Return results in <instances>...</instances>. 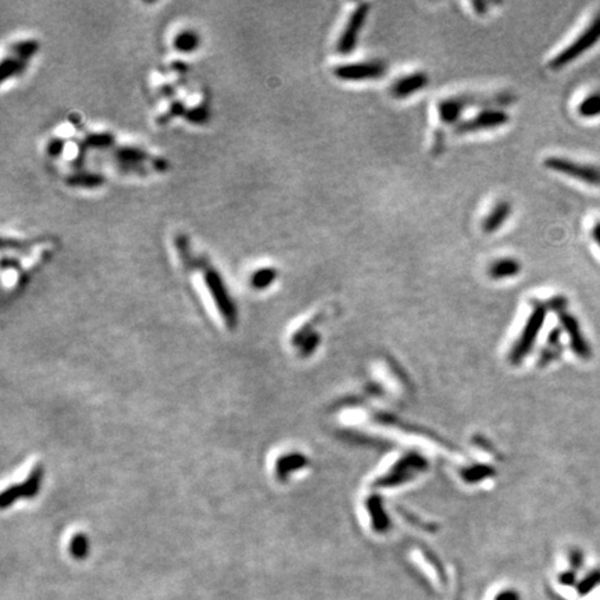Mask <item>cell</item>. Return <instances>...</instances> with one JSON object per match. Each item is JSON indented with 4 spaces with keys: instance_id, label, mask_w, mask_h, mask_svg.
<instances>
[{
    "instance_id": "2",
    "label": "cell",
    "mask_w": 600,
    "mask_h": 600,
    "mask_svg": "<svg viewBox=\"0 0 600 600\" xmlns=\"http://www.w3.org/2000/svg\"><path fill=\"white\" fill-rule=\"evenodd\" d=\"M545 167L550 171L559 173L562 175L571 177L573 179H577L582 184L590 185V186H600V167L593 164H585L578 163L570 159L552 156L547 158L543 162Z\"/></svg>"
},
{
    "instance_id": "19",
    "label": "cell",
    "mask_w": 600,
    "mask_h": 600,
    "mask_svg": "<svg viewBox=\"0 0 600 600\" xmlns=\"http://www.w3.org/2000/svg\"><path fill=\"white\" fill-rule=\"evenodd\" d=\"M570 563H571L573 568H575V570H579L582 567V564H584V555H582L581 550H578V549L571 550Z\"/></svg>"
},
{
    "instance_id": "11",
    "label": "cell",
    "mask_w": 600,
    "mask_h": 600,
    "mask_svg": "<svg viewBox=\"0 0 600 600\" xmlns=\"http://www.w3.org/2000/svg\"><path fill=\"white\" fill-rule=\"evenodd\" d=\"M510 214H512V205L508 202V200H500V202H497L493 206L490 213L484 218L482 229L486 234L496 232L497 229H500L505 225V223L508 221Z\"/></svg>"
},
{
    "instance_id": "12",
    "label": "cell",
    "mask_w": 600,
    "mask_h": 600,
    "mask_svg": "<svg viewBox=\"0 0 600 600\" xmlns=\"http://www.w3.org/2000/svg\"><path fill=\"white\" fill-rule=\"evenodd\" d=\"M521 271V264L516 259H499L495 260L489 268L488 274L492 279H505L510 277H516Z\"/></svg>"
},
{
    "instance_id": "14",
    "label": "cell",
    "mask_w": 600,
    "mask_h": 600,
    "mask_svg": "<svg viewBox=\"0 0 600 600\" xmlns=\"http://www.w3.org/2000/svg\"><path fill=\"white\" fill-rule=\"evenodd\" d=\"M370 509L374 512V517H373V524L375 527L377 531H384L388 528V520L386 516L384 513V509L381 508V502L378 497L370 499Z\"/></svg>"
},
{
    "instance_id": "15",
    "label": "cell",
    "mask_w": 600,
    "mask_h": 600,
    "mask_svg": "<svg viewBox=\"0 0 600 600\" xmlns=\"http://www.w3.org/2000/svg\"><path fill=\"white\" fill-rule=\"evenodd\" d=\"M597 585H600V571L595 570L590 574H588L577 586V590L579 595H586L592 592Z\"/></svg>"
},
{
    "instance_id": "5",
    "label": "cell",
    "mask_w": 600,
    "mask_h": 600,
    "mask_svg": "<svg viewBox=\"0 0 600 600\" xmlns=\"http://www.w3.org/2000/svg\"><path fill=\"white\" fill-rule=\"evenodd\" d=\"M509 121H510L509 114L502 109H482L474 117L460 121L455 127V132L462 135V134H471L478 131L496 129L500 127H505Z\"/></svg>"
},
{
    "instance_id": "9",
    "label": "cell",
    "mask_w": 600,
    "mask_h": 600,
    "mask_svg": "<svg viewBox=\"0 0 600 600\" xmlns=\"http://www.w3.org/2000/svg\"><path fill=\"white\" fill-rule=\"evenodd\" d=\"M428 84H429L428 74L424 71H417L397 78L390 86V93L396 99H406L427 88Z\"/></svg>"
},
{
    "instance_id": "16",
    "label": "cell",
    "mask_w": 600,
    "mask_h": 600,
    "mask_svg": "<svg viewBox=\"0 0 600 600\" xmlns=\"http://www.w3.org/2000/svg\"><path fill=\"white\" fill-rule=\"evenodd\" d=\"M275 275H277V271H275V270H273V268H264V270L259 271V273L255 275V285L259 286V288H262V286H267V285H270V284L275 279Z\"/></svg>"
},
{
    "instance_id": "6",
    "label": "cell",
    "mask_w": 600,
    "mask_h": 600,
    "mask_svg": "<svg viewBox=\"0 0 600 600\" xmlns=\"http://www.w3.org/2000/svg\"><path fill=\"white\" fill-rule=\"evenodd\" d=\"M546 314H547L546 303L536 302L535 308H534V310H532V313H531V316H529V318H528V321L525 324L523 335H521L520 340L517 342L513 359H521V358H524L529 352L534 342L536 340V338H538V335H539V332L542 329V325L545 323Z\"/></svg>"
},
{
    "instance_id": "20",
    "label": "cell",
    "mask_w": 600,
    "mask_h": 600,
    "mask_svg": "<svg viewBox=\"0 0 600 600\" xmlns=\"http://www.w3.org/2000/svg\"><path fill=\"white\" fill-rule=\"evenodd\" d=\"M496 600H520V596L516 590H503L496 596Z\"/></svg>"
},
{
    "instance_id": "21",
    "label": "cell",
    "mask_w": 600,
    "mask_h": 600,
    "mask_svg": "<svg viewBox=\"0 0 600 600\" xmlns=\"http://www.w3.org/2000/svg\"><path fill=\"white\" fill-rule=\"evenodd\" d=\"M559 581H560V584L567 585V586L574 585L575 584V574L573 571H566L559 577Z\"/></svg>"
},
{
    "instance_id": "3",
    "label": "cell",
    "mask_w": 600,
    "mask_h": 600,
    "mask_svg": "<svg viewBox=\"0 0 600 600\" xmlns=\"http://www.w3.org/2000/svg\"><path fill=\"white\" fill-rule=\"evenodd\" d=\"M334 74L340 81L347 82L374 81L382 78L386 74V64L381 60L347 63L335 67Z\"/></svg>"
},
{
    "instance_id": "22",
    "label": "cell",
    "mask_w": 600,
    "mask_h": 600,
    "mask_svg": "<svg viewBox=\"0 0 600 600\" xmlns=\"http://www.w3.org/2000/svg\"><path fill=\"white\" fill-rule=\"evenodd\" d=\"M590 235H592V239H593V242L597 245V247L600 249V221H597L593 227H592V232H590Z\"/></svg>"
},
{
    "instance_id": "8",
    "label": "cell",
    "mask_w": 600,
    "mask_h": 600,
    "mask_svg": "<svg viewBox=\"0 0 600 600\" xmlns=\"http://www.w3.org/2000/svg\"><path fill=\"white\" fill-rule=\"evenodd\" d=\"M559 320L562 323L563 329L570 336V343H571V347L575 352V355L584 360L590 359L592 349H590V345L586 342L585 336L582 335L581 325H579L578 320L573 314H570L568 312L560 313Z\"/></svg>"
},
{
    "instance_id": "1",
    "label": "cell",
    "mask_w": 600,
    "mask_h": 600,
    "mask_svg": "<svg viewBox=\"0 0 600 600\" xmlns=\"http://www.w3.org/2000/svg\"><path fill=\"white\" fill-rule=\"evenodd\" d=\"M597 42H600V13L595 16L590 24L577 36L567 47L550 60L549 66L552 70H560L577 59H579L588 50H590Z\"/></svg>"
},
{
    "instance_id": "4",
    "label": "cell",
    "mask_w": 600,
    "mask_h": 600,
    "mask_svg": "<svg viewBox=\"0 0 600 600\" xmlns=\"http://www.w3.org/2000/svg\"><path fill=\"white\" fill-rule=\"evenodd\" d=\"M370 3H360L349 17V21L342 32V35L338 39L336 50L340 55H349L358 47L360 32L364 27V23L370 13Z\"/></svg>"
},
{
    "instance_id": "23",
    "label": "cell",
    "mask_w": 600,
    "mask_h": 600,
    "mask_svg": "<svg viewBox=\"0 0 600 600\" xmlns=\"http://www.w3.org/2000/svg\"><path fill=\"white\" fill-rule=\"evenodd\" d=\"M471 5H473V8H474L475 13L479 14V16L485 14L486 10H488V5H486L485 2H481V0H478V2H473Z\"/></svg>"
},
{
    "instance_id": "13",
    "label": "cell",
    "mask_w": 600,
    "mask_h": 600,
    "mask_svg": "<svg viewBox=\"0 0 600 600\" xmlns=\"http://www.w3.org/2000/svg\"><path fill=\"white\" fill-rule=\"evenodd\" d=\"M578 114L582 118H595L600 116V92L590 93L578 106Z\"/></svg>"
},
{
    "instance_id": "7",
    "label": "cell",
    "mask_w": 600,
    "mask_h": 600,
    "mask_svg": "<svg viewBox=\"0 0 600 600\" xmlns=\"http://www.w3.org/2000/svg\"><path fill=\"white\" fill-rule=\"evenodd\" d=\"M424 460L420 456H408L402 460H399L390 473H388V475H385L381 481L379 485H397V484H403L406 481H409L410 478H413L417 473L424 470Z\"/></svg>"
},
{
    "instance_id": "18",
    "label": "cell",
    "mask_w": 600,
    "mask_h": 600,
    "mask_svg": "<svg viewBox=\"0 0 600 600\" xmlns=\"http://www.w3.org/2000/svg\"><path fill=\"white\" fill-rule=\"evenodd\" d=\"M195 45H196V36L192 34H188V32H185L184 35H181L177 39V47L184 49V50H190Z\"/></svg>"
},
{
    "instance_id": "10",
    "label": "cell",
    "mask_w": 600,
    "mask_h": 600,
    "mask_svg": "<svg viewBox=\"0 0 600 600\" xmlns=\"http://www.w3.org/2000/svg\"><path fill=\"white\" fill-rule=\"evenodd\" d=\"M468 108L466 96H455L440 100L438 103V116L443 124H459L464 110Z\"/></svg>"
},
{
    "instance_id": "17",
    "label": "cell",
    "mask_w": 600,
    "mask_h": 600,
    "mask_svg": "<svg viewBox=\"0 0 600 600\" xmlns=\"http://www.w3.org/2000/svg\"><path fill=\"white\" fill-rule=\"evenodd\" d=\"M546 306H547V309H550L552 312H556L558 314H560L563 312H567L568 302H567L566 297L556 296V297H552L550 300H547Z\"/></svg>"
}]
</instances>
